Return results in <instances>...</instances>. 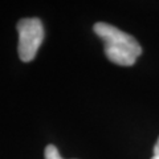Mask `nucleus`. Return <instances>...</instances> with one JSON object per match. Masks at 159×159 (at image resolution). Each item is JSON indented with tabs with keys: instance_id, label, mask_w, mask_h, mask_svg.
<instances>
[{
	"instance_id": "nucleus-1",
	"label": "nucleus",
	"mask_w": 159,
	"mask_h": 159,
	"mask_svg": "<svg viewBox=\"0 0 159 159\" xmlns=\"http://www.w3.org/2000/svg\"><path fill=\"white\" fill-rule=\"evenodd\" d=\"M94 33L103 41L105 54L113 64L121 66H131L141 56L142 47L131 34L110 25L107 23H96Z\"/></svg>"
},
{
	"instance_id": "nucleus-2",
	"label": "nucleus",
	"mask_w": 159,
	"mask_h": 159,
	"mask_svg": "<svg viewBox=\"0 0 159 159\" xmlns=\"http://www.w3.org/2000/svg\"><path fill=\"white\" fill-rule=\"evenodd\" d=\"M19 32V56L21 61L29 62L36 56L44 40V28L41 20L36 17L21 19L17 23Z\"/></svg>"
},
{
	"instance_id": "nucleus-3",
	"label": "nucleus",
	"mask_w": 159,
	"mask_h": 159,
	"mask_svg": "<svg viewBox=\"0 0 159 159\" xmlns=\"http://www.w3.org/2000/svg\"><path fill=\"white\" fill-rule=\"evenodd\" d=\"M45 159H64V158L60 155V152H58L56 146L48 145L45 147Z\"/></svg>"
},
{
	"instance_id": "nucleus-4",
	"label": "nucleus",
	"mask_w": 159,
	"mask_h": 159,
	"mask_svg": "<svg viewBox=\"0 0 159 159\" xmlns=\"http://www.w3.org/2000/svg\"><path fill=\"white\" fill-rule=\"evenodd\" d=\"M151 159H159V138L155 143V146H154V155Z\"/></svg>"
}]
</instances>
